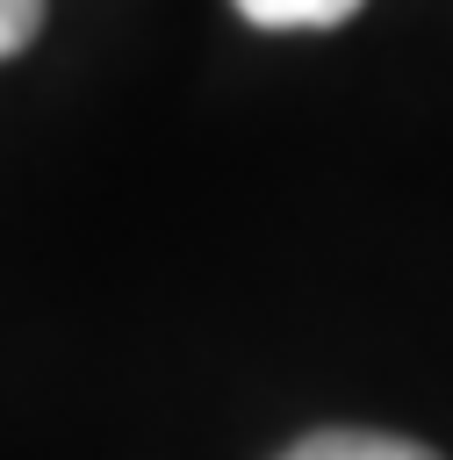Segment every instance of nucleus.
I'll return each instance as SVG.
<instances>
[{
    "label": "nucleus",
    "mask_w": 453,
    "mask_h": 460,
    "mask_svg": "<svg viewBox=\"0 0 453 460\" xmlns=\"http://www.w3.org/2000/svg\"><path fill=\"white\" fill-rule=\"evenodd\" d=\"M280 460H439V453L417 438H395V431H309Z\"/></svg>",
    "instance_id": "f257e3e1"
},
{
    "label": "nucleus",
    "mask_w": 453,
    "mask_h": 460,
    "mask_svg": "<svg viewBox=\"0 0 453 460\" xmlns=\"http://www.w3.org/2000/svg\"><path fill=\"white\" fill-rule=\"evenodd\" d=\"M237 14L259 29H338L360 14V0H237Z\"/></svg>",
    "instance_id": "f03ea898"
},
{
    "label": "nucleus",
    "mask_w": 453,
    "mask_h": 460,
    "mask_svg": "<svg viewBox=\"0 0 453 460\" xmlns=\"http://www.w3.org/2000/svg\"><path fill=\"white\" fill-rule=\"evenodd\" d=\"M43 29V0H0V58H14Z\"/></svg>",
    "instance_id": "7ed1b4c3"
}]
</instances>
